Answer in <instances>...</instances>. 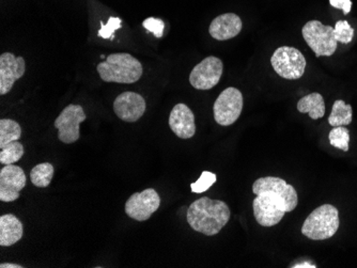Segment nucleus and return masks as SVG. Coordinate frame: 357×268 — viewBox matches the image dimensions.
<instances>
[{
	"label": "nucleus",
	"mask_w": 357,
	"mask_h": 268,
	"mask_svg": "<svg viewBox=\"0 0 357 268\" xmlns=\"http://www.w3.org/2000/svg\"><path fill=\"white\" fill-rule=\"evenodd\" d=\"M188 225L194 231L206 236L220 233L230 219V209L220 200L200 198L190 204L186 213Z\"/></svg>",
	"instance_id": "nucleus-1"
},
{
	"label": "nucleus",
	"mask_w": 357,
	"mask_h": 268,
	"mask_svg": "<svg viewBox=\"0 0 357 268\" xmlns=\"http://www.w3.org/2000/svg\"><path fill=\"white\" fill-rule=\"evenodd\" d=\"M96 70L106 83L135 84L144 73L142 63L130 54H112Z\"/></svg>",
	"instance_id": "nucleus-2"
},
{
	"label": "nucleus",
	"mask_w": 357,
	"mask_h": 268,
	"mask_svg": "<svg viewBox=\"0 0 357 268\" xmlns=\"http://www.w3.org/2000/svg\"><path fill=\"white\" fill-rule=\"evenodd\" d=\"M339 212L332 204H323L305 220L302 234L312 241L331 239L338 231Z\"/></svg>",
	"instance_id": "nucleus-3"
},
{
	"label": "nucleus",
	"mask_w": 357,
	"mask_h": 268,
	"mask_svg": "<svg viewBox=\"0 0 357 268\" xmlns=\"http://www.w3.org/2000/svg\"><path fill=\"white\" fill-rule=\"evenodd\" d=\"M302 35L317 58L330 57L336 52L338 42L332 26L323 25L320 21H310L303 27Z\"/></svg>",
	"instance_id": "nucleus-4"
},
{
	"label": "nucleus",
	"mask_w": 357,
	"mask_h": 268,
	"mask_svg": "<svg viewBox=\"0 0 357 268\" xmlns=\"http://www.w3.org/2000/svg\"><path fill=\"white\" fill-rule=\"evenodd\" d=\"M255 195L268 194L282 204L286 213L292 212L298 207V197L296 188L280 178L266 177L255 181L252 185Z\"/></svg>",
	"instance_id": "nucleus-5"
},
{
	"label": "nucleus",
	"mask_w": 357,
	"mask_h": 268,
	"mask_svg": "<svg viewBox=\"0 0 357 268\" xmlns=\"http://www.w3.org/2000/svg\"><path fill=\"white\" fill-rule=\"evenodd\" d=\"M273 69L284 79H298L304 75L307 62L298 49L282 46L271 58Z\"/></svg>",
	"instance_id": "nucleus-6"
},
{
	"label": "nucleus",
	"mask_w": 357,
	"mask_h": 268,
	"mask_svg": "<svg viewBox=\"0 0 357 268\" xmlns=\"http://www.w3.org/2000/svg\"><path fill=\"white\" fill-rule=\"evenodd\" d=\"M243 110V95L240 90L229 87L218 95L213 106L214 119L222 126L232 125L238 121Z\"/></svg>",
	"instance_id": "nucleus-7"
},
{
	"label": "nucleus",
	"mask_w": 357,
	"mask_h": 268,
	"mask_svg": "<svg viewBox=\"0 0 357 268\" xmlns=\"http://www.w3.org/2000/svg\"><path fill=\"white\" fill-rule=\"evenodd\" d=\"M84 108L80 105H69L55 120L58 139L66 145H71L79 139V124L86 120Z\"/></svg>",
	"instance_id": "nucleus-8"
},
{
	"label": "nucleus",
	"mask_w": 357,
	"mask_h": 268,
	"mask_svg": "<svg viewBox=\"0 0 357 268\" xmlns=\"http://www.w3.org/2000/svg\"><path fill=\"white\" fill-rule=\"evenodd\" d=\"M222 61L220 58L210 56L202 60L190 72V83L195 89L210 90L220 83L222 75Z\"/></svg>",
	"instance_id": "nucleus-9"
},
{
	"label": "nucleus",
	"mask_w": 357,
	"mask_h": 268,
	"mask_svg": "<svg viewBox=\"0 0 357 268\" xmlns=\"http://www.w3.org/2000/svg\"><path fill=\"white\" fill-rule=\"evenodd\" d=\"M160 207V197L158 191L152 188L144 189L142 193H135L126 203V213L128 217L137 221H146Z\"/></svg>",
	"instance_id": "nucleus-10"
},
{
	"label": "nucleus",
	"mask_w": 357,
	"mask_h": 268,
	"mask_svg": "<svg viewBox=\"0 0 357 268\" xmlns=\"http://www.w3.org/2000/svg\"><path fill=\"white\" fill-rule=\"evenodd\" d=\"M255 218L262 227H274L286 215L282 204L268 194L257 195L252 202Z\"/></svg>",
	"instance_id": "nucleus-11"
},
{
	"label": "nucleus",
	"mask_w": 357,
	"mask_h": 268,
	"mask_svg": "<svg viewBox=\"0 0 357 268\" xmlns=\"http://www.w3.org/2000/svg\"><path fill=\"white\" fill-rule=\"evenodd\" d=\"M27 183L25 172L19 166L6 165L0 170V200L13 202Z\"/></svg>",
	"instance_id": "nucleus-12"
},
{
	"label": "nucleus",
	"mask_w": 357,
	"mask_h": 268,
	"mask_svg": "<svg viewBox=\"0 0 357 268\" xmlns=\"http://www.w3.org/2000/svg\"><path fill=\"white\" fill-rule=\"evenodd\" d=\"M25 60L15 57L13 54L5 53L0 56V94L5 95L13 88L15 81L25 74Z\"/></svg>",
	"instance_id": "nucleus-13"
},
{
	"label": "nucleus",
	"mask_w": 357,
	"mask_h": 268,
	"mask_svg": "<svg viewBox=\"0 0 357 268\" xmlns=\"http://www.w3.org/2000/svg\"><path fill=\"white\" fill-rule=\"evenodd\" d=\"M114 111L122 121L136 122L146 111V101L135 92H123L114 102Z\"/></svg>",
	"instance_id": "nucleus-14"
},
{
	"label": "nucleus",
	"mask_w": 357,
	"mask_h": 268,
	"mask_svg": "<svg viewBox=\"0 0 357 268\" xmlns=\"http://www.w3.org/2000/svg\"><path fill=\"white\" fill-rule=\"evenodd\" d=\"M169 126L174 135L181 139H190L196 133L195 116L185 104H176L169 116Z\"/></svg>",
	"instance_id": "nucleus-15"
},
{
	"label": "nucleus",
	"mask_w": 357,
	"mask_h": 268,
	"mask_svg": "<svg viewBox=\"0 0 357 268\" xmlns=\"http://www.w3.org/2000/svg\"><path fill=\"white\" fill-rule=\"evenodd\" d=\"M242 27V21L236 14L225 13L212 21L208 27V33L218 41H227L236 37Z\"/></svg>",
	"instance_id": "nucleus-16"
},
{
	"label": "nucleus",
	"mask_w": 357,
	"mask_h": 268,
	"mask_svg": "<svg viewBox=\"0 0 357 268\" xmlns=\"http://www.w3.org/2000/svg\"><path fill=\"white\" fill-rule=\"evenodd\" d=\"M23 234V223L16 216L7 214L0 217V246H13L21 241Z\"/></svg>",
	"instance_id": "nucleus-17"
},
{
	"label": "nucleus",
	"mask_w": 357,
	"mask_h": 268,
	"mask_svg": "<svg viewBox=\"0 0 357 268\" xmlns=\"http://www.w3.org/2000/svg\"><path fill=\"white\" fill-rule=\"evenodd\" d=\"M298 110L301 113H308L312 120H318L326 115V103L322 95L314 92L298 102Z\"/></svg>",
	"instance_id": "nucleus-18"
},
{
	"label": "nucleus",
	"mask_w": 357,
	"mask_h": 268,
	"mask_svg": "<svg viewBox=\"0 0 357 268\" xmlns=\"http://www.w3.org/2000/svg\"><path fill=\"white\" fill-rule=\"evenodd\" d=\"M352 107L342 100H337L333 105L332 113L328 117V123L333 127L346 126L352 122Z\"/></svg>",
	"instance_id": "nucleus-19"
},
{
	"label": "nucleus",
	"mask_w": 357,
	"mask_h": 268,
	"mask_svg": "<svg viewBox=\"0 0 357 268\" xmlns=\"http://www.w3.org/2000/svg\"><path fill=\"white\" fill-rule=\"evenodd\" d=\"M22 136V127L17 122L11 119L0 120V148L13 141H17Z\"/></svg>",
	"instance_id": "nucleus-20"
},
{
	"label": "nucleus",
	"mask_w": 357,
	"mask_h": 268,
	"mask_svg": "<svg viewBox=\"0 0 357 268\" xmlns=\"http://www.w3.org/2000/svg\"><path fill=\"white\" fill-rule=\"evenodd\" d=\"M54 166L50 163H42L32 168L30 172L31 183L36 187L45 188L50 186L54 178Z\"/></svg>",
	"instance_id": "nucleus-21"
},
{
	"label": "nucleus",
	"mask_w": 357,
	"mask_h": 268,
	"mask_svg": "<svg viewBox=\"0 0 357 268\" xmlns=\"http://www.w3.org/2000/svg\"><path fill=\"white\" fill-rule=\"evenodd\" d=\"M24 147L19 141H13L6 145L0 152V163L3 165H12L17 163L24 155Z\"/></svg>",
	"instance_id": "nucleus-22"
},
{
	"label": "nucleus",
	"mask_w": 357,
	"mask_h": 268,
	"mask_svg": "<svg viewBox=\"0 0 357 268\" xmlns=\"http://www.w3.org/2000/svg\"><path fill=\"white\" fill-rule=\"evenodd\" d=\"M330 143L332 147L336 149L342 150L344 152L349 151V143H350V133L344 126H337L330 132L328 135Z\"/></svg>",
	"instance_id": "nucleus-23"
},
{
	"label": "nucleus",
	"mask_w": 357,
	"mask_h": 268,
	"mask_svg": "<svg viewBox=\"0 0 357 268\" xmlns=\"http://www.w3.org/2000/svg\"><path fill=\"white\" fill-rule=\"evenodd\" d=\"M216 180H218V178H216L215 173H212V172L210 171L202 172L198 181L190 184L192 193H204V191L210 189V188L215 184Z\"/></svg>",
	"instance_id": "nucleus-24"
},
{
	"label": "nucleus",
	"mask_w": 357,
	"mask_h": 268,
	"mask_svg": "<svg viewBox=\"0 0 357 268\" xmlns=\"http://www.w3.org/2000/svg\"><path fill=\"white\" fill-rule=\"evenodd\" d=\"M334 33L338 43H351L354 38V29L347 21L337 22L334 28Z\"/></svg>",
	"instance_id": "nucleus-25"
},
{
	"label": "nucleus",
	"mask_w": 357,
	"mask_h": 268,
	"mask_svg": "<svg viewBox=\"0 0 357 268\" xmlns=\"http://www.w3.org/2000/svg\"><path fill=\"white\" fill-rule=\"evenodd\" d=\"M121 23L122 21L119 17H110L106 25L101 24L102 28L99 31V37L103 38V39H115L114 33H115L116 30L121 28Z\"/></svg>",
	"instance_id": "nucleus-26"
},
{
	"label": "nucleus",
	"mask_w": 357,
	"mask_h": 268,
	"mask_svg": "<svg viewBox=\"0 0 357 268\" xmlns=\"http://www.w3.org/2000/svg\"><path fill=\"white\" fill-rule=\"evenodd\" d=\"M142 26H144L146 29L149 31V33H153L156 38H162L163 37L164 29H165V24L162 19H154V17H149V19H146L142 23Z\"/></svg>",
	"instance_id": "nucleus-27"
},
{
	"label": "nucleus",
	"mask_w": 357,
	"mask_h": 268,
	"mask_svg": "<svg viewBox=\"0 0 357 268\" xmlns=\"http://www.w3.org/2000/svg\"><path fill=\"white\" fill-rule=\"evenodd\" d=\"M330 3L332 7L342 10L344 15H348L350 13L351 8H352L351 0H330Z\"/></svg>",
	"instance_id": "nucleus-28"
},
{
	"label": "nucleus",
	"mask_w": 357,
	"mask_h": 268,
	"mask_svg": "<svg viewBox=\"0 0 357 268\" xmlns=\"http://www.w3.org/2000/svg\"><path fill=\"white\" fill-rule=\"evenodd\" d=\"M0 267H1V268H23L24 266L17 265V264H14V263H1V264H0Z\"/></svg>",
	"instance_id": "nucleus-29"
},
{
	"label": "nucleus",
	"mask_w": 357,
	"mask_h": 268,
	"mask_svg": "<svg viewBox=\"0 0 357 268\" xmlns=\"http://www.w3.org/2000/svg\"><path fill=\"white\" fill-rule=\"evenodd\" d=\"M101 58H102V59H106V57H105V56H104V55H102V56H101Z\"/></svg>",
	"instance_id": "nucleus-30"
}]
</instances>
